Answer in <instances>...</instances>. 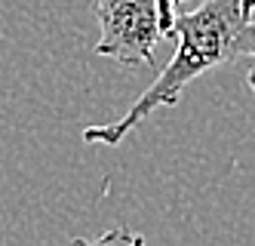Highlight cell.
<instances>
[{
    "label": "cell",
    "mask_w": 255,
    "mask_h": 246,
    "mask_svg": "<svg viewBox=\"0 0 255 246\" xmlns=\"http://www.w3.org/2000/svg\"><path fill=\"white\" fill-rule=\"evenodd\" d=\"M71 246H144V237L129 231V228H111V231H105L102 237L96 240H83V237H74L71 240Z\"/></svg>",
    "instance_id": "3"
},
{
    "label": "cell",
    "mask_w": 255,
    "mask_h": 246,
    "mask_svg": "<svg viewBox=\"0 0 255 246\" xmlns=\"http://www.w3.org/2000/svg\"><path fill=\"white\" fill-rule=\"evenodd\" d=\"M252 59H255V52H252ZM246 80H249V86H252V92H255V62H252V68H249V74H246Z\"/></svg>",
    "instance_id": "5"
},
{
    "label": "cell",
    "mask_w": 255,
    "mask_h": 246,
    "mask_svg": "<svg viewBox=\"0 0 255 246\" xmlns=\"http://www.w3.org/2000/svg\"><path fill=\"white\" fill-rule=\"evenodd\" d=\"M157 3V15H160V34L169 37L172 34V22L178 15V6L185 3V0H154Z\"/></svg>",
    "instance_id": "4"
},
{
    "label": "cell",
    "mask_w": 255,
    "mask_h": 246,
    "mask_svg": "<svg viewBox=\"0 0 255 246\" xmlns=\"http://www.w3.org/2000/svg\"><path fill=\"white\" fill-rule=\"evenodd\" d=\"M102 37L96 55L123 65H154L160 40V15L154 0H96Z\"/></svg>",
    "instance_id": "2"
},
{
    "label": "cell",
    "mask_w": 255,
    "mask_h": 246,
    "mask_svg": "<svg viewBox=\"0 0 255 246\" xmlns=\"http://www.w3.org/2000/svg\"><path fill=\"white\" fill-rule=\"evenodd\" d=\"M243 9H246L249 15H255V0H243Z\"/></svg>",
    "instance_id": "6"
},
{
    "label": "cell",
    "mask_w": 255,
    "mask_h": 246,
    "mask_svg": "<svg viewBox=\"0 0 255 246\" xmlns=\"http://www.w3.org/2000/svg\"><path fill=\"white\" fill-rule=\"evenodd\" d=\"M178 49L172 62L157 74V80L135 99V105L114 123H99L83 129L86 145H120L129 132L144 123L157 108L178 105L191 80L218 65L255 52V15L243 9V0H203L191 12H178L172 34Z\"/></svg>",
    "instance_id": "1"
}]
</instances>
